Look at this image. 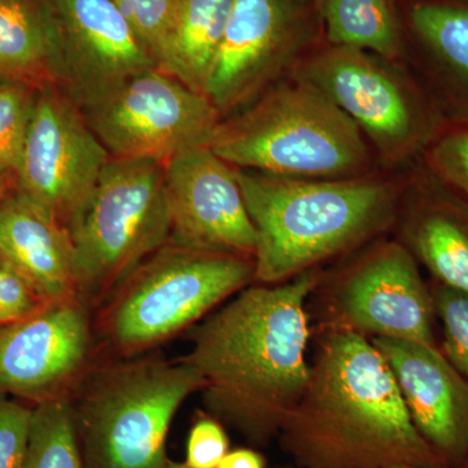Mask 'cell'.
Here are the masks:
<instances>
[{"mask_svg": "<svg viewBox=\"0 0 468 468\" xmlns=\"http://www.w3.org/2000/svg\"><path fill=\"white\" fill-rule=\"evenodd\" d=\"M322 279L316 268L246 286L193 335L185 359L201 375L206 406L252 442L279 437L309 383L306 306Z\"/></svg>", "mask_w": 468, "mask_h": 468, "instance_id": "obj_1", "label": "cell"}, {"mask_svg": "<svg viewBox=\"0 0 468 468\" xmlns=\"http://www.w3.org/2000/svg\"><path fill=\"white\" fill-rule=\"evenodd\" d=\"M298 468H442L369 338L325 325L309 383L279 433Z\"/></svg>", "mask_w": 468, "mask_h": 468, "instance_id": "obj_2", "label": "cell"}, {"mask_svg": "<svg viewBox=\"0 0 468 468\" xmlns=\"http://www.w3.org/2000/svg\"><path fill=\"white\" fill-rule=\"evenodd\" d=\"M255 232L254 282L276 285L316 270L392 227L401 187L374 176L306 180L237 169Z\"/></svg>", "mask_w": 468, "mask_h": 468, "instance_id": "obj_3", "label": "cell"}, {"mask_svg": "<svg viewBox=\"0 0 468 468\" xmlns=\"http://www.w3.org/2000/svg\"><path fill=\"white\" fill-rule=\"evenodd\" d=\"M211 149L236 168L306 180L360 177L372 165L359 126L295 75L221 120Z\"/></svg>", "mask_w": 468, "mask_h": 468, "instance_id": "obj_4", "label": "cell"}, {"mask_svg": "<svg viewBox=\"0 0 468 468\" xmlns=\"http://www.w3.org/2000/svg\"><path fill=\"white\" fill-rule=\"evenodd\" d=\"M88 375L72 402L86 468H165L172 419L203 389L198 371L185 358H147Z\"/></svg>", "mask_w": 468, "mask_h": 468, "instance_id": "obj_5", "label": "cell"}, {"mask_svg": "<svg viewBox=\"0 0 468 468\" xmlns=\"http://www.w3.org/2000/svg\"><path fill=\"white\" fill-rule=\"evenodd\" d=\"M254 279V258L167 242L107 298L98 328L111 349L133 356L180 334Z\"/></svg>", "mask_w": 468, "mask_h": 468, "instance_id": "obj_6", "label": "cell"}, {"mask_svg": "<svg viewBox=\"0 0 468 468\" xmlns=\"http://www.w3.org/2000/svg\"><path fill=\"white\" fill-rule=\"evenodd\" d=\"M67 228L77 294L91 307L107 300L169 241L171 214L162 163L111 158Z\"/></svg>", "mask_w": 468, "mask_h": 468, "instance_id": "obj_7", "label": "cell"}, {"mask_svg": "<svg viewBox=\"0 0 468 468\" xmlns=\"http://www.w3.org/2000/svg\"><path fill=\"white\" fill-rule=\"evenodd\" d=\"M82 112L111 158L162 165L181 151L211 146L221 122L207 95L159 68L132 77Z\"/></svg>", "mask_w": 468, "mask_h": 468, "instance_id": "obj_8", "label": "cell"}, {"mask_svg": "<svg viewBox=\"0 0 468 468\" xmlns=\"http://www.w3.org/2000/svg\"><path fill=\"white\" fill-rule=\"evenodd\" d=\"M318 20L315 0H233L205 89L221 120L297 69L315 38Z\"/></svg>", "mask_w": 468, "mask_h": 468, "instance_id": "obj_9", "label": "cell"}, {"mask_svg": "<svg viewBox=\"0 0 468 468\" xmlns=\"http://www.w3.org/2000/svg\"><path fill=\"white\" fill-rule=\"evenodd\" d=\"M111 155L82 110L57 85L38 89L15 187L67 227L100 180Z\"/></svg>", "mask_w": 468, "mask_h": 468, "instance_id": "obj_10", "label": "cell"}, {"mask_svg": "<svg viewBox=\"0 0 468 468\" xmlns=\"http://www.w3.org/2000/svg\"><path fill=\"white\" fill-rule=\"evenodd\" d=\"M326 325L369 338L436 345L432 292L412 252L401 241L371 246L338 277Z\"/></svg>", "mask_w": 468, "mask_h": 468, "instance_id": "obj_11", "label": "cell"}, {"mask_svg": "<svg viewBox=\"0 0 468 468\" xmlns=\"http://www.w3.org/2000/svg\"><path fill=\"white\" fill-rule=\"evenodd\" d=\"M383 58L334 46L302 61L292 75L320 89L390 162L408 158L426 133L414 94Z\"/></svg>", "mask_w": 468, "mask_h": 468, "instance_id": "obj_12", "label": "cell"}, {"mask_svg": "<svg viewBox=\"0 0 468 468\" xmlns=\"http://www.w3.org/2000/svg\"><path fill=\"white\" fill-rule=\"evenodd\" d=\"M92 347L90 306L80 297L0 324V394L36 403L68 396L88 374Z\"/></svg>", "mask_w": 468, "mask_h": 468, "instance_id": "obj_13", "label": "cell"}, {"mask_svg": "<svg viewBox=\"0 0 468 468\" xmlns=\"http://www.w3.org/2000/svg\"><path fill=\"white\" fill-rule=\"evenodd\" d=\"M57 21L61 89L82 111L159 68L112 0H48Z\"/></svg>", "mask_w": 468, "mask_h": 468, "instance_id": "obj_14", "label": "cell"}, {"mask_svg": "<svg viewBox=\"0 0 468 468\" xmlns=\"http://www.w3.org/2000/svg\"><path fill=\"white\" fill-rule=\"evenodd\" d=\"M171 236L168 242L254 258L257 232L237 168L211 149L181 151L163 165Z\"/></svg>", "mask_w": 468, "mask_h": 468, "instance_id": "obj_15", "label": "cell"}, {"mask_svg": "<svg viewBox=\"0 0 468 468\" xmlns=\"http://www.w3.org/2000/svg\"><path fill=\"white\" fill-rule=\"evenodd\" d=\"M392 369L412 423L443 461L468 452V378L436 345L372 338Z\"/></svg>", "mask_w": 468, "mask_h": 468, "instance_id": "obj_16", "label": "cell"}, {"mask_svg": "<svg viewBox=\"0 0 468 468\" xmlns=\"http://www.w3.org/2000/svg\"><path fill=\"white\" fill-rule=\"evenodd\" d=\"M0 255L45 303L79 297L68 228L15 186L0 202Z\"/></svg>", "mask_w": 468, "mask_h": 468, "instance_id": "obj_17", "label": "cell"}, {"mask_svg": "<svg viewBox=\"0 0 468 468\" xmlns=\"http://www.w3.org/2000/svg\"><path fill=\"white\" fill-rule=\"evenodd\" d=\"M402 237L439 284L468 295V203L445 192L421 194L409 206Z\"/></svg>", "mask_w": 468, "mask_h": 468, "instance_id": "obj_18", "label": "cell"}, {"mask_svg": "<svg viewBox=\"0 0 468 468\" xmlns=\"http://www.w3.org/2000/svg\"><path fill=\"white\" fill-rule=\"evenodd\" d=\"M57 21L48 0H0V80L41 89L60 84Z\"/></svg>", "mask_w": 468, "mask_h": 468, "instance_id": "obj_19", "label": "cell"}, {"mask_svg": "<svg viewBox=\"0 0 468 468\" xmlns=\"http://www.w3.org/2000/svg\"><path fill=\"white\" fill-rule=\"evenodd\" d=\"M232 3L233 0H180L174 33L160 69L205 94Z\"/></svg>", "mask_w": 468, "mask_h": 468, "instance_id": "obj_20", "label": "cell"}, {"mask_svg": "<svg viewBox=\"0 0 468 468\" xmlns=\"http://www.w3.org/2000/svg\"><path fill=\"white\" fill-rule=\"evenodd\" d=\"M326 38L393 60L401 50L399 24L388 0H315Z\"/></svg>", "mask_w": 468, "mask_h": 468, "instance_id": "obj_21", "label": "cell"}, {"mask_svg": "<svg viewBox=\"0 0 468 468\" xmlns=\"http://www.w3.org/2000/svg\"><path fill=\"white\" fill-rule=\"evenodd\" d=\"M21 468H86L69 397L37 403Z\"/></svg>", "mask_w": 468, "mask_h": 468, "instance_id": "obj_22", "label": "cell"}, {"mask_svg": "<svg viewBox=\"0 0 468 468\" xmlns=\"http://www.w3.org/2000/svg\"><path fill=\"white\" fill-rule=\"evenodd\" d=\"M411 24L424 45L468 84V5L418 3Z\"/></svg>", "mask_w": 468, "mask_h": 468, "instance_id": "obj_23", "label": "cell"}, {"mask_svg": "<svg viewBox=\"0 0 468 468\" xmlns=\"http://www.w3.org/2000/svg\"><path fill=\"white\" fill-rule=\"evenodd\" d=\"M38 89L0 80V175L15 174Z\"/></svg>", "mask_w": 468, "mask_h": 468, "instance_id": "obj_24", "label": "cell"}, {"mask_svg": "<svg viewBox=\"0 0 468 468\" xmlns=\"http://www.w3.org/2000/svg\"><path fill=\"white\" fill-rule=\"evenodd\" d=\"M162 67L180 0H112Z\"/></svg>", "mask_w": 468, "mask_h": 468, "instance_id": "obj_25", "label": "cell"}, {"mask_svg": "<svg viewBox=\"0 0 468 468\" xmlns=\"http://www.w3.org/2000/svg\"><path fill=\"white\" fill-rule=\"evenodd\" d=\"M432 300L442 323L443 356L468 378V295L437 284Z\"/></svg>", "mask_w": 468, "mask_h": 468, "instance_id": "obj_26", "label": "cell"}, {"mask_svg": "<svg viewBox=\"0 0 468 468\" xmlns=\"http://www.w3.org/2000/svg\"><path fill=\"white\" fill-rule=\"evenodd\" d=\"M428 163L442 184L468 201V124L455 126L440 135L431 146Z\"/></svg>", "mask_w": 468, "mask_h": 468, "instance_id": "obj_27", "label": "cell"}, {"mask_svg": "<svg viewBox=\"0 0 468 468\" xmlns=\"http://www.w3.org/2000/svg\"><path fill=\"white\" fill-rule=\"evenodd\" d=\"M33 408L0 397V468H21L32 426Z\"/></svg>", "mask_w": 468, "mask_h": 468, "instance_id": "obj_28", "label": "cell"}, {"mask_svg": "<svg viewBox=\"0 0 468 468\" xmlns=\"http://www.w3.org/2000/svg\"><path fill=\"white\" fill-rule=\"evenodd\" d=\"M43 304L23 276L0 255V324L26 318Z\"/></svg>", "mask_w": 468, "mask_h": 468, "instance_id": "obj_29", "label": "cell"}, {"mask_svg": "<svg viewBox=\"0 0 468 468\" xmlns=\"http://www.w3.org/2000/svg\"><path fill=\"white\" fill-rule=\"evenodd\" d=\"M229 452V440L223 426L212 418L194 424L187 440L186 464L189 468H217Z\"/></svg>", "mask_w": 468, "mask_h": 468, "instance_id": "obj_30", "label": "cell"}, {"mask_svg": "<svg viewBox=\"0 0 468 468\" xmlns=\"http://www.w3.org/2000/svg\"><path fill=\"white\" fill-rule=\"evenodd\" d=\"M217 468H264L263 457L249 449L229 452Z\"/></svg>", "mask_w": 468, "mask_h": 468, "instance_id": "obj_31", "label": "cell"}, {"mask_svg": "<svg viewBox=\"0 0 468 468\" xmlns=\"http://www.w3.org/2000/svg\"><path fill=\"white\" fill-rule=\"evenodd\" d=\"M15 186V174L0 175V202L7 196L9 190Z\"/></svg>", "mask_w": 468, "mask_h": 468, "instance_id": "obj_32", "label": "cell"}, {"mask_svg": "<svg viewBox=\"0 0 468 468\" xmlns=\"http://www.w3.org/2000/svg\"><path fill=\"white\" fill-rule=\"evenodd\" d=\"M165 468H189L185 463H177V462L169 461L165 464Z\"/></svg>", "mask_w": 468, "mask_h": 468, "instance_id": "obj_33", "label": "cell"}, {"mask_svg": "<svg viewBox=\"0 0 468 468\" xmlns=\"http://www.w3.org/2000/svg\"><path fill=\"white\" fill-rule=\"evenodd\" d=\"M392 468H419V467L405 466V464H403V466H396V467H392Z\"/></svg>", "mask_w": 468, "mask_h": 468, "instance_id": "obj_34", "label": "cell"}]
</instances>
